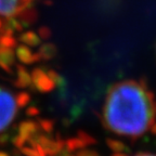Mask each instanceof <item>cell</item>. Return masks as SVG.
<instances>
[{"label":"cell","mask_w":156,"mask_h":156,"mask_svg":"<svg viewBox=\"0 0 156 156\" xmlns=\"http://www.w3.org/2000/svg\"><path fill=\"white\" fill-rule=\"evenodd\" d=\"M39 113L38 108H36L35 106H32V107H29L28 110H27V114L30 115V116H33V115H37Z\"/></svg>","instance_id":"obj_20"},{"label":"cell","mask_w":156,"mask_h":156,"mask_svg":"<svg viewBox=\"0 0 156 156\" xmlns=\"http://www.w3.org/2000/svg\"><path fill=\"white\" fill-rule=\"evenodd\" d=\"M20 41L22 44H26V46H30V47H38L39 44H41V39L39 38L38 35L35 32H26L24 34H22L20 36Z\"/></svg>","instance_id":"obj_12"},{"label":"cell","mask_w":156,"mask_h":156,"mask_svg":"<svg viewBox=\"0 0 156 156\" xmlns=\"http://www.w3.org/2000/svg\"><path fill=\"white\" fill-rule=\"evenodd\" d=\"M14 16H16V19L22 23L23 26H25V25L27 26V25L33 24L37 21V11L29 5V7L23 9L22 11H20L19 13H16Z\"/></svg>","instance_id":"obj_7"},{"label":"cell","mask_w":156,"mask_h":156,"mask_svg":"<svg viewBox=\"0 0 156 156\" xmlns=\"http://www.w3.org/2000/svg\"><path fill=\"white\" fill-rule=\"evenodd\" d=\"M150 130H151V132L153 134H156V120L153 122V125L151 126V128H150Z\"/></svg>","instance_id":"obj_21"},{"label":"cell","mask_w":156,"mask_h":156,"mask_svg":"<svg viewBox=\"0 0 156 156\" xmlns=\"http://www.w3.org/2000/svg\"><path fill=\"white\" fill-rule=\"evenodd\" d=\"M37 131V125L33 122H25L20 126V136L25 141L30 139Z\"/></svg>","instance_id":"obj_11"},{"label":"cell","mask_w":156,"mask_h":156,"mask_svg":"<svg viewBox=\"0 0 156 156\" xmlns=\"http://www.w3.org/2000/svg\"><path fill=\"white\" fill-rule=\"evenodd\" d=\"M29 99H30V98H29L28 93L21 92V93H19V95H17V98H16V103L19 104V106L23 107L29 102Z\"/></svg>","instance_id":"obj_16"},{"label":"cell","mask_w":156,"mask_h":156,"mask_svg":"<svg viewBox=\"0 0 156 156\" xmlns=\"http://www.w3.org/2000/svg\"><path fill=\"white\" fill-rule=\"evenodd\" d=\"M16 55L20 61L24 64H33L41 61L39 53H33L32 50L26 44H20L16 49Z\"/></svg>","instance_id":"obj_5"},{"label":"cell","mask_w":156,"mask_h":156,"mask_svg":"<svg viewBox=\"0 0 156 156\" xmlns=\"http://www.w3.org/2000/svg\"><path fill=\"white\" fill-rule=\"evenodd\" d=\"M39 55L41 60L44 61H48V60H51L58 53V49H56L55 44H51V42H48V44H44L40 46L38 51Z\"/></svg>","instance_id":"obj_10"},{"label":"cell","mask_w":156,"mask_h":156,"mask_svg":"<svg viewBox=\"0 0 156 156\" xmlns=\"http://www.w3.org/2000/svg\"><path fill=\"white\" fill-rule=\"evenodd\" d=\"M156 120V100L144 81L127 79L111 86L103 106V122L118 136L136 139Z\"/></svg>","instance_id":"obj_1"},{"label":"cell","mask_w":156,"mask_h":156,"mask_svg":"<svg viewBox=\"0 0 156 156\" xmlns=\"http://www.w3.org/2000/svg\"><path fill=\"white\" fill-rule=\"evenodd\" d=\"M16 113V102L12 93L0 88V131L11 124Z\"/></svg>","instance_id":"obj_2"},{"label":"cell","mask_w":156,"mask_h":156,"mask_svg":"<svg viewBox=\"0 0 156 156\" xmlns=\"http://www.w3.org/2000/svg\"><path fill=\"white\" fill-rule=\"evenodd\" d=\"M19 8V0H0V15L5 17L14 16Z\"/></svg>","instance_id":"obj_8"},{"label":"cell","mask_w":156,"mask_h":156,"mask_svg":"<svg viewBox=\"0 0 156 156\" xmlns=\"http://www.w3.org/2000/svg\"><path fill=\"white\" fill-rule=\"evenodd\" d=\"M30 76H32V83H34L35 88L40 92H50L55 87L51 78L41 68H35Z\"/></svg>","instance_id":"obj_3"},{"label":"cell","mask_w":156,"mask_h":156,"mask_svg":"<svg viewBox=\"0 0 156 156\" xmlns=\"http://www.w3.org/2000/svg\"><path fill=\"white\" fill-rule=\"evenodd\" d=\"M0 156H8V154L3 153V152H0Z\"/></svg>","instance_id":"obj_24"},{"label":"cell","mask_w":156,"mask_h":156,"mask_svg":"<svg viewBox=\"0 0 156 156\" xmlns=\"http://www.w3.org/2000/svg\"><path fill=\"white\" fill-rule=\"evenodd\" d=\"M65 146H66V149H67V151L72 152L78 149H83V147H85V146H87V145H86L85 142H83L79 136H77V138H72V139L67 140V141L65 142Z\"/></svg>","instance_id":"obj_14"},{"label":"cell","mask_w":156,"mask_h":156,"mask_svg":"<svg viewBox=\"0 0 156 156\" xmlns=\"http://www.w3.org/2000/svg\"><path fill=\"white\" fill-rule=\"evenodd\" d=\"M38 33H39V36H40V38H41V39H49L52 35L51 29L49 28L48 26L40 27V28H39V30H38Z\"/></svg>","instance_id":"obj_18"},{"label":"cell","mask_w":156,"mask_h":156,"mask_svg":"<svg viewBox=\"0 0 156 156\" xmlns=\"http://www.w3.org/2000/svg\"><path fill=\"white\" fill-rule=\"evenodd\" d=\"M17 44V40L13 36H5L0 35V46L7 47V48H13Z\"/></svg>","instance_id":"obj_15"},{"label":"cell","mask_w":156,"mask_h":156,"mask_svg":"<svg viewBox=\"0 0 156 156\" xmlns=\"http://www.w3.org/2000/svg\"><path fill=\"white\" fill-rule=\"evenodd\" d=\"M106 145L107 147L113 151L114 153H120V152H125L126 153L128 151V146L120 140L116 139H107L106 140Z\"/></svg>","instance_id":"obj_13"},{"label":"cell","mask_w":156,"mask_h":156,"mask_svg":"<svg viewBox=\"0 0 156 156\" xmlns=\"http://www.w3.org/2000/svg\"><path fill=\"white\" fill-rule=\"evenodd\" d=\"M36 142L41 146L44 153H48L50 155H55V154L60 153L62 149H63L64 142L63 141H53V140L49 139L47 136H39L38 139H36Z\"/></svg>","instance_id":"obj_4"},{"label":"cell","mask_w":156,"mask_h":156,"mask_svg":"<svg viewBox=\"0 0 156 156\" xmlns=\"http://www.w3.org/2000/svg\"><path fill=\"white\" fill-rule=\"evenodd\" d=\"M40 125H41V127L44 128V130H46V131H51L52 127H53V122H50V120H41V122H40Z\"/></svg>","instance_id":"obj_19"},{"label":"cell","mask_w":156,"mask_h":156,"mask_svg":"<svg viewBox=\"0 0 156 156\" xmlns=\"http://www.w3.org/2000/svg\"><path fill=\"white\" fill-rule=\"evenodd\" d=\"M1 25H2V22H1V21H0V28H1Z\"/></svg>","instance_id":"obj_25"},{"label":"cell","mask_w":156,"mask_h":156,"mask_svg":"<svg viewBox=\"0 0 156 156\" xmlns=\"http://www.w3.org/2000/svg\"><path fill=\"white\" fill-rule=\"evenodd\" d=\"M111 156H129L127 153H125V152H120V153H113Z\"/></svg>","instance_id":"obj_22"},{"label":"cell","mask_w":156,"mask_h":156,"mask_svg":"<svg viewBox=\"0 0 156 156\" xmlns=\"http://www.w3.org/2000/svg\"><path fill=\"white\" fill-rule=\"evenodd\" d=\"M134 156H156V155L151 154V153H139V154H136V155H134Z\"/></svg>","instance_id":"obj_23"},{"label":"cell","mask_w":156,"mask_h":156,"mask_svg":"<svg viewBox=\"0 0 156 156\" xmlns=\"http://www.w3.org/2000/svg\"><path fill=\"white\" fill-rule=\"evenodd\" d=\"M15 85L20 88H25L32 85V76L26 71V68L22 65L17 66V79Z\"/></svg>","instance_id":"obj_9"},{"label":"cell","mask_w":156,"mask_h":156,"mask_svg":"<svg viewBox=\"0 0 156 156\" xmlns=\"http://www.w3.org/2000/svg\"><path fill=\"white\" fill-rule=\"evenodd\" d=\"M77 136H79V138H80V139L83 140V142H85L86 145H89V144L95 143V140L93 139L92 136H89V134L86 133V132H83V131H79V132H78Z\"/></svg>","instance_id":"obj_17"},{"label":"cell","mask_w":156,"mask_h":156,"mask_svg":"<svg viewBox=\"0 0 156 156\" xmlns=\"http://www.w3.org/2000/svg\"><path fill=\"white\" fill-rule=\"evenodd\" d=\"M14 64V51L12 48L0 46V67L11 73V66Z\"/></svg>","instance_id":"obj_6"}]
</instances>
